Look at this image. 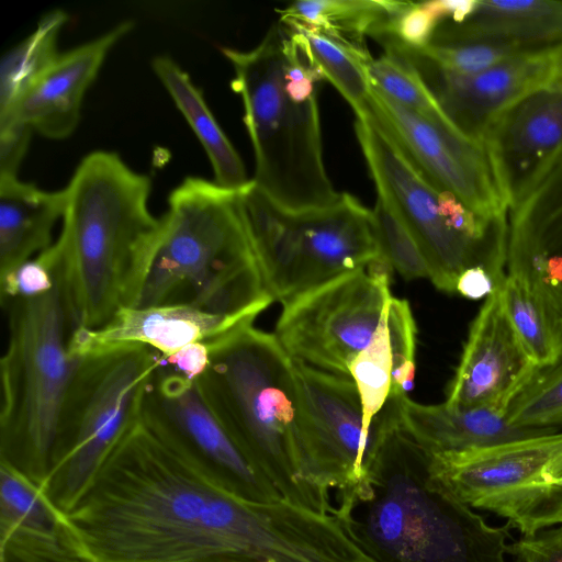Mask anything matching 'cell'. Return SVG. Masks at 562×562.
Instances as JSON below:
<instances>
[{
    "label": "cell",
    "instance_id": "cell-35",
    "mask_svg": "<svg viewBox=\"0 0 562 562\" xmlns=\"http://www.w3.org/2000/svg\"><path fill=\"white\" fill-rule=\"evenodd\" d=\"M417 49L442 70L463 76L482 72L517 55L533 52L479 41H430L426 47Z\"/></svg>",
    "mask_w": 562,
    "mask_h": 562
},
{
    "label": "cell",
    "instance_id": "cell-34",
    "mask_svg": "<svg viewBox=\"0 0 562 562\" xmlns=\"http://www.w3.org/2000/svg\"><path fill=\"white\" fill-rule=\"evenodd\" d=\"M372 214L382 256L392 269L406 280L429 278L416 239L387 199L378 194Z\"/></svg>",
    "mask_w": 562,
    "mask_h": 562
},
{
    "label": "cell",
    "instance_id": "cell-37",
    "mask_svg": "<svg viewBox=\"0 0 562 562\" xmlns=\"http://www.w3.org/2000/svg\"><path fill=\"white\" fill-rule=\"evenodd\" d=\"M60 250L56 241L32 259L0 278L1 305L42 296L58 284Z\"/></svg>",
    "mask_w": 562,
    "mask_h": 562
},
{
    "label": "cell",
    "instance_id": "cell-30",
    "mask_svg": "<svg viewBox=\"0 0 562 562\" xmlns=\"http://www.w3.org/2000/svg\"><path fill=\"white\" fill-rule=\"evenodd\" d=\"M67 19L63 10L47 12L27 37L2 56L0 119L10 113L27 89L58 57L57 37Z\"/></svg>",
    "mask_w": 562,
    "mask_h": 562
},
{
    "label": "cell",
    "instance_id": "cell-22",
    "mask_svg": "<svg viewBox=\"0 0 562 562\" xmlns=\"http://www.w3.org/2000/svg\"><path fill=\"white\" fill-rule=\"evenodd\" d=\"M0 562H88L41 487L0 462Z\"/></svg>",
    "mask_w": 562,
    "mask_h": 562
},
{
    "label": "cell",
    "instance_id": "cell-11",
    "mask_svg": "<svg viewBox=\"0 0 562 562\" xmlns=\"http://www.w3.org/2000/svg\"><path fill=\"white\" fill-rule=\"evenodd\" d=\"M392 270L382 259L303 293L283 305L274 336L294 360L350 378L392 299Z\"/></svg>",
    "mask_w": 562,
    "mask_h": 562
},
{
    "label": "cell",
    "instance_id": "cell-14",
    "mask_svg": "<svg viewBox=\"0 0 562 562\" xmlns=\"http://www.w3.org/2000/svg\"><path fill=\"white\" fill-rule=\"evenodd\" d=\"M140 418L234 495L254 502L282 498L212 411L196 381L159 367L146 389Z\"/></svg>",
    "mask_w": 562,
    "mask_h": 562
},
{
    "label": "cell",
    "instance_id": "cell-17",
    "mask_svg": "<svg viewBox=\"0 0 562 562\" xmlns=\"http://www.w3.org/2000/svg\"><path fill=\"white\" fill-rule=\"evenodd\" d=\"M537 369L506 314L499 286L485 299L471 324L445 403L505 415Z\"/></svg>",
    "mask_w": 562,
    "mask_h": 562
},
{
    "label": "cell",
    "instance_id": "cell-10",
    "mask_svg": "<svg viewBox=\"0 0 562 562\" xmlns=\"http://www.w3.org/2000/svg\"><path fill=\"white\" fill-rule=\"evenodd\" d=\"M431 465L463 503L522 536L562 525V430L431 457Z\"/></svg>",
    "mask_w": 562,
    "mask_h": 562
},
{
    "label": "cell",
    "instance_id": "cell-19",
    "mask_svg": "<svg viewBox=\"0 0 562 562\" xmlns=\"http://www.w3.org/2000/svg\"><path fill=\"white\" fill-rule=\"evenodd\" d=\"M481 143L509 210L562 148V91L524 97L490 123Z\"/></svg>",
    "mask_w": 562,
    "mask_h": 562
},
{
    "label": "cell",
    "instance_id": "cell-3",
    "mask_svg": "<svg viewBox=\"0 0 562 562\" xmlns=\"http://www.w3.org/2000/svg\"><path fill=\"white\" fill-rule=\"evenodd\" d=\"M150 187L113 151L88 154L72 173L55 240L69 336L137 306L161 233L148 206Z\"/></svg>",
    "mask_w": 562,
    "mask_h": 562
},
{
    "label": "cell",
    "instance_id": "cell-31",
    "mask_svg": "<svg viewBox=\"0 0 562 562\" xmlns=\"http://www.w3.org/2000/svg\"><path fill=\"white\" fill-rule=\"evenodd\" d=\"M386 312L371 342L352 360L349 368L350 378L359 394L367 432L374 430L375 416L385 405L391 392L392 353Z\"/></svg>",
    "mask_w": 562,
    "mask_h": 562
},
{
    "label": "cell",
    "instance_id": "cell-15",
    "mask_svg": "<svg viewBox=\"0 0 562 562\" xmlns=\"http://www.w3.org/2000/svg\"><path fill=\"white\" fill-rule=\"evenodd\" d=\"M364 116L383 130L438 190L452 193L486 221L507 217L508 206L483 144L452 124L430 121L403 106L372 83Z\"/></svg>",
    "mask_w": 562,
    "mask_h": 562
},
{
    "label": "cell",
    "instance_id": "cell-1",
    "mask_svg": "<svg viewBox=\"0 0 562 562\" xmlns=\"http://www.w3.org/2000/svg\"><path fill=\"white\" fill-rule=\"evenodd\" d=\"M65 515L88 562L341 561L331 515L234 495L142 418Z\"/></svg>",
    "mask_w": 562,
    "mask_h": 562
},
{
    "label": "cell",
    "instance_id": "cell-13",
    "mask_svg": "<svg viewBox=\"0 0 562 562\" xmlns=\"http://www.w3.org/2000/svg\"><path fill=\"white\" fill-rule=\"evenodd\" d=\"M293 359V358H292ZM296 380V449L302 477L329 492L362 483L384 430L383 409L367 432L355 382L294 360Z\"/></svg>",
    "mask_w": 562,
    "mask_h": 562
},
{
    "label": "cell",
    "instance_id": "cell-40",
    "mask_svg": "<svg viewBox=\"0 0 562 562\" xmlns=\"http://www.w3.org/2000/svg\"><path fill=\"white\" fill-rule=\"evenodd\" d=\"M33 130L19 122L0 125V176H18Z\"/></svg>",
    "mask_w": 562,
    "mask_h": 562
},
{
    "label": "cell",
    "instance_id": "cell-41",
    "mask_svg": "<svg viewBox=\"0 0 562 562\" xmlns=\"http://www.w3.org/2000/svg\"><path fill=\"white\" fill-rule=\"evenodd\" d=\"M210 345L195 342L168 356H160V367L188 380L196 381L210 362Z\"/></svg>",
    "mask_w": 562,
    "mask_h": 562
},
{
    "label": "cell",
    "instance_id": "cell-28",
    "mask_svg": "<svg viewBox=\"0 0 562 562\" xmlns=\"http://www.w3.org/2000/svg\"><path fill=\"white\" fill-rule=\"evenodd\" d=\"M282 23L290 29L296 44L322 80L329 81L350 104L357 117H362L371 90L367 63L372 56L368 48L336 38L317 29L294 22Z\"/></svg>",
    "mask_w": 562,
    "mask_h": 562
},
{
    "label": "cell",
    "instance_id": "cell-6",
    "mask_svg": "<svg viewBox=\"0 0 562 562\" xmlns=\"http://www.w3.org/2000/svg\"><path fill=\"white\" fill-rule=\"evenodd\" d=\"M196 384L257 470L291 503L336 510L329 492L300 471L296 449V380L293 359L272 334L252 324L210 345V362Z\"/></svg>",
    "mask_w": 562,
    "mask_h": 562
},
{
    "label": "cell",
    "instance_id": "cell-24",
    "mask_svg": "<svg viewBox=\"0 0 562 562\" xmlns=\"http://www.w3.org/2000/svg\"><path fill=\"white\" fill-rule=\"evenodd\" d=\"M430 41L493 42L524 50L551 49L562 44V1H477L462 23H438Z\"/></svg>",
    "mask_w": 562,
    "mask_h": 562
},
{
    "label": "cell",
    "instance_id": "cell-43",
    "mask_svg": "<svg viewBox=\"0 0 562 562\" xmlns=\"http://www.w3.org/2000/svg\"><path fill=\"white\" fill-rule=\"evenodd\" d=\"M420 3L438 23L442 21L462 23L473 14L477 0H432Z\"/></svg>",
    "mask_w": 562,
    "mask_h": 562
},
{
    "label": "cell",
    "instance_id": "cell-25",
    "mask_svg": "<svg viewBox=\"0 0 562 562\" xmlns=\"http://www.w3.org/2000/svg\"><path fill=\"white\" fill-rule=\"evenodd\" d=\"M65 209V189L46 191L18 176H0V278L54 243Z\"/></svg>",
    "mask_w": 562,
    "mask_h": 562
},
{
    "label": "cell",
    "instance_id": "cell-42",
    "mask_svg": "<svg viewBox=\"0 0 562 562\" xmlns=\"http://www.w3.org/2000/svg\"><path fill=\"white\" fill-rule=\"evenodd\" d=\"M504 280L497 279L484 267H472L458 278L456 293L470 300H480L493 294Z\"/></svg>",
    "mask_w": 562,
    "mask_h": 562
},
{
    "label": "cell",
    "instance_id": "cell-26",
    "mask_svg": "<svg viewBox=\"0 0 562 562\" xmlns=\"http://www.w3.org/2000/svg\"><path fill=\"white\" fill-rule=\"evenodd\" d=\"M151 68L205 150L214 172V182L235 191L249 184L251 179L247 177L240 156L190 76L166 55L156 56L151 60Z\"/></svg>",
    "mask_w": 562,
    "mask_h": 562
},
{
    "label": "cell",
    "instance_id": "cell-2",
    "mask_svg": "<svg viewBox=\"0 0 562 562\" xmlns=\"http://www.w3.org/2000/svg\"><path fill=\"white\" fill-rule=\"evenodd\" d=\"M366 480L336 506L378 562H508L509 525L494 527L439 477L430 454L403 428L397 397Z\"/></svg>",
    "mask_w": 562,
    "mask_h": 562
},
{
    "label": "cell",
    "instance_id": "cell-38",
    "mask_svg": "<svg viewBox=\"0 0 562 562\" xmlns=\"http://www.w3.org/2000/svg\"><path fill=\"white\" fill-rule=\"evenodd\" d=\"M437 25L438 21L422 3L412 2L394 19L390 34L383 38L392 37L406 46L424 48L430 42Z\"/></svg>",
    "mask_w": 562,
    "mask_h": 562
},
{
    "label": "cell",
    "instance_id": "cell-18",
    "mask_svg": "<svg viewBox=\"0 0 562 562\" xmlns=\"http://www.w3.org/2000/svg\"><path fill=\"white\" fill-rule=\"evenodd\" d=\"M508 213L507 273L562 318V148Z\"/></svg>",
    "mask_w": 562,
    "mask_h": 562
},
{
    "label": "cell",
    "instance_id": "cell-12",
    "mask_svg": "<svg viewBox=\"0 0 562 562\" xmlns=\"http://www.w3.org/2000/svg\"><path fill=\"white\" fill-rule=\"evenodd\" d=\"M355 130L378 194L387 199L416 239L434 285L456 293L459 276L477 266L504 280L507 248L481 245L454 232L443 214L442 191L394 140L367 116L357 117Z\"/></svg>",
    "mask_w": 562,
    "mask_h": 562
},
{
    "label": "cell",
    "instance_id": "cell-39",
    "mask_svg": "<svg viewBox=\"0 0 562 562\" xmlns=\"http://www.w3.org/2000/svg\"><path fill=\"white\" fill-rule=\"evenodd\" d=\"M515 562H562V525L521 536L508 547Z\"/></svg>",
    "mask_w": 562,
    "mask_h": 562
},
{
    "label": "cell",
    "instance_id": "cell-32",
    "mask_svg": "<svg viewBox=\"0 0 562 562\" xmlns=\"http://www.w3.org/2000/svg\"><path fill=\"white\" fill-rule=\"evenodd\" d=\"M509 423L527 428H562V353L538 368L507 407Z\"/></svg>",
    "mask_w": 562,
    "mask_h": 562
},
{
    "label": "cell",
    "instance_id": "cell-29",
    "mask_svg": "<svg viewBox=\"0 0 562 562\" xmlns=\"http://www.w3.org/2000/svg\"><path fill=\"white\" fill-rule=\"evenodd\" d=\"M506 314L522 346L538 368L562 353V318L528 284L506 274L501 285Z\"/></svg>",
    "mask_w": 562,
    "mask_h": 562
},
{
    "label": "cell",
    "instance_id": "cell-23",
    "mask_svg": "<svg viewBox=\"0 0 562 562\" xmlns=\"http://www.w3.org/2000/svg\"><path fill=\"white\" fill-rule=\"evenodd\" d=\"M403 428L431 456L462 453L560 429L527 428L486 408L424 405L397 396Z\"/></svg>",
    "mask_w": 562,
    "mask_h": 562
},
{
    "label": "cell",
    "instance_id": "cell-7",
    "mask_svg": "<svg viewBox=\"0 0 562 562\" xmlns=\"http://www.w3.org/2000/svg\"><path fill=\"white\" fill-rule=\"evenodd\" d=\"M8 344L0 361V462L42 486L50 469L59 411L77 358L57 284L2 305Z\"/></svg>",
    "mask_w": 562,
    "mask_h": 562
},
{
    "label": "cell",
    "instance_id": "cell-9",
    "mask_svg": "<svg viewBox=\"0 0 562 562\" xmlns=\"http://www.w3.org/2000/svg\"><path fill=\"white\" fill-rule=\"evenodd\" d=\"M252 237L268 286L284 300L385 259L372 211L347 192L306 210L266 199L254 214Z\"/></svg>",
    "mask_w": 562,
    "mask_h": 562
},
{
    "label": "cell",
    "instance_id": "cell-36",
    "mask_svg": "<svg viewBox=\"0 0 562 562\" xmlns=\"http://www.w3.org/2000/svg\"><path fill=\"white\" fill-rule=\"evenodd\" d=\"M392 353L390 397L408 396L415 381L416 324L406 300L393 297L386 312Z\"/></svg>",
    "mask_w": 562,
    "mask_h": 562
},
{
    "label": "cell",
    "instance_id": "cell-20",
    "mask_svg": "<svg viewBox=\"0 0 562 562\" xmlns=\"http://www.w3.org/2000/svg\"><path fill=\"white\" fill-rule=\"evenodd\" d=\"M255 319L213 314L187 305L123 307L103 326L69 336L74 358L121 346H144L165 357L195 342L211 344Z\"/></svg>",
    "mask_w": 562,
    "mask_h": 562
},
{
    "label": "cell",
    "instance_id": "cell-8",
    "mask_svg": "<svg viewBox=\"0 0 562 562\" xmlns=\"http://www.w3.org/2000/svg\"><path fill=\"white\" fill-rule=\"evenodd\" d=\"M160 353L121 346L77 358L59 411L50 469L41 487L63 513L80 499L120 439L140 418Z\"/></svg>",
    "mask_w": 562,
    "mask_h": 562
},
{
    "label": "cell",
    "instance_id": "cell-44",
    "mask_svg": "<svg viewBox=\"0 0 562 562\" xmlns=\"http://www.w3.org/2000/svg\"><path fill=\"white\" fill-rule=\"evenodd\" d=\"M547 88L562 91V44L553 49V66Z\"/></svg>",
    "mask_w": 562,
    "mask_h": 562
},
{
    "label": "cell",
    "instance_id": "cell-4",
    "mask_svg": "<svg viewBox=\"0 0 562 562\" xmlns=\"http://www.w3.org/2000/svg\"><path fill=\"white\" fill-rule=\"evenodd\" d=\"M221 52L234 69L232 89L243 100L255 154V186L290 210L335 203L341 193L323 160L316 88L322 78L290 29L279 21L252 49Z\"/></svg>",
    "mask_w": 562,
    "mask_h": 562
},
{
    "label": "cell",
    "instance_id": "cell-27",
    "mask_svg": "<svg viewBox=\"0 0 562 562\" xmlns=\"http://www.w3.org/2000/svg\"><path fill=\"white\" fill-rule=\"evenodd\" d=\"M411 1L387 0H306L278 10L282 22H294L321 30L360 47L366 36L376 41L390 34L394 19Z\"/></svg>",
    "mask_w": 562,
    "mask_h": 562
},
{
    "label": "cell",
    "instance_id": "cell-33",
    "mask_svg": "<svg viewBox=\"0 0 562 562\" xmlns=\"http://www.w3.org/2000/svg\"><path fill=\"white\" fill-rule=\"evenodd\" d=\"M367 72L371 83L395 102L430 121L452 124L415 71L397 57H371Z\"/></svg>",
    "mask_w": 562,
    "mask_h": 562
},
{
    "label": "cell",
    "instance_id": "cell-21",
    "mask_svg": "<svg viewBox=\"0 0 562 562\" xmlns=\"http://www.w3.org/2000/svg\"><path fill=\"white\" fill-rule=\"evenodd\" d=\"M132 29L133 22L123 21L105 34L59 54L10 113L0 119V125L19 122L47 138L68 137L79 123L85 92L106 54Z\"/></svg>",
    "mask_w": 562,
    "mask_h": 562
},
{
    "label": "cell",
    "instance_id": "cell-16",
    "mask_svg": "<svg viewBox=\"0 0 562 562\" xmlns=\"http://www.w3.org/2000/svg\"><path fill=\"white\" fill-rule=\"evenodd\" d=\"M380 44L415 71L458 131L480 144L498 114L529 93L547 88L552 74L554 48L527 52L463 76L442 70L419 49L394 38Z\"/></svg>",
    "mask_w": 562,
    "mask_h": 562
},
{
    "label": "cell",
    "instance_id": "cell-5",
    "mask_svg": "<svg viewBox=\"0 0 562 562\" xmlns=\"http://www.w3.org/2000/svg\"><path fill=\"white\" fill-rule=\"evenodd\" d=\"M160 238L136 307L187 305L255 319L269 293L240 190L187 177L168 196Z\"/></svg>",
    "mask_w": 562,
    "mask_h": 562
}]
</instances>
